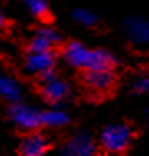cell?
<instances>
[{
  "label": "cell",
  "mask_w": 149,
  "mask_h": 156,
  "mask_svg": "<svg viewBox=\"0 0 149 156\" xmlns=\"http://www.w3.org/2000/svg\"><path fill=\"white\" fill-rule=\"evenodd\" d=\"M133 131L128 125H109L101 133V144L109 153H123L129 146Z\"/></svg>",
  "instance_id": "6da1fadb"
},
{
  "label": "cell",
  "mask_w": 149,
  "mask_h": 156,
  "mask_svg": "<svg viewBox=\"0 0 149 156\" xmlns=\"http://www.w3.org/2000/svg\"><path fill=\"white\" fill-rule=\"evenodd\" d=\"M9 116L15 126H18L20 129H25V131L36 129L42 125V113L36 108H33V106L25 105V103H20V101L12 103V106L9 110Z\"/></svg>",
  "instance_id": "7a4b0ae2"
},
{
  "label": "cell",
  "mask_w": 149,
  "mask_h": 156,
  "mask_svg": "<svg viewBox=\"0 0 149 156\" xmlns=\"http://www.w3.org/2000/svg\"><path fill=\"white\" fill-rule=\"evenodd\" d=\"M70 87L65 80H61L55 72H50L42 76V95L50 103H61L68 96Z\"/></svg>",
  "instance_id": "3957f363"
},
{
  "label": "cell",
  "mask_w": 149,
  "mask_h": 156,
  "mask_svg": "<svg viewBox=\"0 0 149 156\" xmlns=\"http://www.w3.org/2000/svg\"><path fill=\"white\" fill-rule=\"evenodd\" d=\"M55 63H57V58H55L53 50L48 51H30L25 58V70L32 75H38L43 76L47 73L53 72L55 70Z\"/></svg>",
  "instance_id": "277c9868"
},
{
  "label": "cell",
  "mask_w": 149,
  "mask_h": 156,
  "mask_svg": "<svg viewBox=\"0 0 149 156\" xmlns=\"http://www.w3.org/2000/svg\"><path fill=\"white\" fill-rule=\"evenodd\" d=\"M124 33L136 45L149 43V18L141 15H131L124 20Z\"/></svg>",
  "instance_id": "5b68a950"
},
{
  "label": "cell",
  "mask_w": 149,
  "mask_h": 156,
  "mask_svg": "<svg viewBox=\"0 0 149 156\" xmlns=\"http://www.w3.org/2000/svg\"><path fill=\"white\" fill-rule=\"evenodd\" d=\"M83 81L91 91L108 93L114 87L116 76L113 70H86V73L83 75Z\"/></svg>",
  "instance_id": "8992f818"
},
{
  "label": "cell",
  "mask_w": 149,
  "mask_h": 156,
  "mask_svg": "<svg viewBox=\"0 0 149 156\" xmlns=\"http://www.w3.org/2000/svg\"><path fill=\"white\" fill-rule=\"evenodd\" d=\"M95 150V140L88 133H80L65 143L61 148V156H93Z\"/></svg>",
  "instance_id": "52a82bcc"
},
{
  "label": "cell",
  "mask_w": 149,
  "mask_h": 156,
  "mask_svg": "<svg viewBox=\"0 0 149 156\" xmlns=\"http://www.w3.org/2000/svg\"><path fill=\"white\" fill-rule=\"evenodd\" d=\"M88 53H89V48L80 42H68L61 50L63 60L68 65L74 66V68H85L88 60Z\"/></svg>",
  "instance_id": "ba28073f"
},
{
  "label": "cell",
  "mask_w": 149,
  "mask_h": 156,
  "mask_svg": "<svg viewBox=\"0 0 149 156\" xmlns=\"http://www.w3.org/2000/svg\"><path fill=\"white\" fill-rule=\"evenodd\" d=\"M58 42H60L58 33L50 27H43L40 30H36V33L33 35L28 50L30 51H48V50H53V47Z\"/></svg>",
  "instance_id": "9c48e42d"
},
{
  "label": "cell",
  "mask_w": 149,
  "mask_h": 156,
  "mask_svg": "<svg viewBox=\"0 0 149 156\" xmlns=\"http://www.w3.org/2000/svg\"><path fill=\"white\" fill-rule=\"evenodd\" d=\"M48 151V140L40 133H30L20 143L22 156H43Z\"/></svg>",
  "instance_id": "30bf717a"
},
{
  "label": "cell",
  "mask_w": 149,
  "mask_h": 156,
  "mask_svg": "<svg viewBox=\"0 0 149 156\" xmlns=\"http://www.w3.org/2000/svg\"><path fill=\"white\" fill-rule=\"evenodd\" d=\"M116 65V58L106 50H89L85 70H113Z\"/></svg>",
  "instance_id": "8fae6325"
},
{
  "label": "cell",
  "mask_w": 149,
  "mask_h": 156,
  "mask_svg": "<svg viewBox=\"0 0 149 156\" xmlns=\"http://www.w3.org/2000/svg\"><path fill=\"white\" fill-rule=\"evenodd\" d=\"M22 96V88L13 78L0 73V98L9 103H18Z\"/></svg>",
  "instance_id": "7c38bea8"
},
{
  "label": "cell",
  "mask_w": 149,
  "mask_h": 156,
  "mask_svg": "<svg viewBox=\"0 0 149 156\" xmlns=\"http://www.w3.org/2000/svg\"><path fill=\"white\" fill-rule=\"evenodd\" d=\"M68 123V115L60 108L47 110L42 113V125L48 126V128H61Z\"/></svg>",
  "instance_id": "4fadbf2b"
},
{
  "label": "cell",
  "mask_w": 149,
  "mask_h": 156,
  "mask_svg": "<svg viewBox=\"0 0 149 156\" xmlns=\"http://www.w3.org/2000/svg\"><path fill=\"white\" fill-rule=\"evenodd\" d=\"M25 5L28 7V10L32 12L33 17L45 20L48 17V2L47 0H23Z\"/></svg>",
  "instance_id": "5bb4252c"
},
{
  "label": "cell",
  "mask_w": 149,
  "mask_h": 156,
  "mask_svg": "<svg viewBox=\"0 0 149 156\" xmlns=\"http://www.w3.org/2000/svg\"><path fill=\"white\" fill-rule=\"evenodd\" d=\"M73 18L78 23L85 25V27H93V25H96V22H98V17H96L91 10H86V9H76L73 12Z\"/></svg>",
  "instance_id": "9a60e30c"
},
{
  "label": "cell",
  "mask_w": 149,
  "mask_h": 156,
  "mask_svg": "<svg viewBox=\"0 0 149 156\" xmlns=\"http://www.w3.org/2000/svg\"><path fill=\"white\" fill-rule=\"evenodd\" d=\"M133 90H134V93H137V95L149 93V76H146V75L137 76L133 83Z\"/></svg>",
  "instance_id": "2e32d148"
},
{
  "label": "cell",
  "mask_w": 149,
  "mask_h": 156,
  "mask_svg": "<svg viewBox=\"0 0 149 156\" xmlns=\"http://www.w3.org/2000/svg\"><path fill=\"white\" fill-rule=\"evenodd\" d=\"M3 25H5V18H3V15L0 13V28H3Z\"/></svg>",
  "instance_id": "e0dca14e"
},
{
  "label": "cell",
  "mask_w": 149,
  "mask_h": 156,
  "mask_svg": "<svg viewBox=\"0 0 149 156\" xmlns=\"http://www.w3.org/2000/svg\"><path fill=\"white\" fill-rule=\"evenodd\" d=\"M147 121H149V110H147Z\"/></svg>",
  "instance_id": "ac0fdd59"
}]
</instances>
